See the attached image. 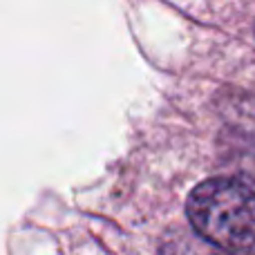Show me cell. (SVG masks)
Wrapping results in <instances>:
<instances>
[{
	"label": "cell",
	"instance_id": "6da1fadb",
	"mask_svg": "<svg viewBox=\"0 0 255 255\" xmlns=\"http://www.w3.org/2000/svg\"><path fill=\"white\" fill-rule=\"evenodd\" d=\"M193 229L226 255H255V193L240 179H208L186 202Z\"/></svg>",
	"mask_w": 255,
	"mask_h": 255
},
{
	"label": "cell",
	"instance_id": "7a4b0ae2",
	"mask_svg": "<svg viewBox=\"0 0 255 255\" xmlns=\"http://www.w3.org/2000/svg\"><path fill=\"white\" fill-rule=\"evenodd\" d=\"M217 108L224 121L238 130L244 139L255 143V94L251 92H224L217 99Z\"/></svg>",
	"mask_w": 255,
	"mask_h": 255
},
{
	"label": "cell",
	"instance_id": "3957f363",
	"mask_svg": "<svg viewBox=\"0 0 255 255\" xmlns=\"http://www.w3.org/2000/svg\"><path fill=\"white\" fill-rule=\"evenodd\" d=\"M242 184H247L249 188L255 193V159H249L247 163H244V168H242Z\"/></svg>",
	"mask_w": 255,
	"mask_h": 255
}]
</instances>
